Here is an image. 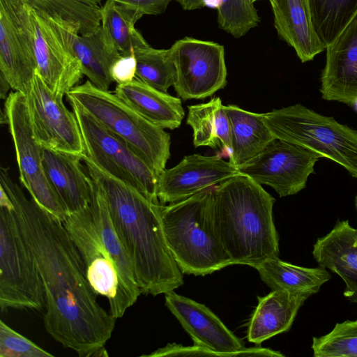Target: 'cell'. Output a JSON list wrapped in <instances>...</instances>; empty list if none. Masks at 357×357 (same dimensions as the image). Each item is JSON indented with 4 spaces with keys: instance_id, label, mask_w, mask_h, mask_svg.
<instances>
[{
    "instance_id": "obj_19",
    "label": "cell",
    "mask_w": 357,
    "mask_h": 357,
    "mask_svg": "<svg viewBox=\"0 0 357 357\" xmlns=\"http://www.w3.org/2000/svg\"><path fill=\"white\" fill-rule=\"evenodd\" d=\"M82 161L77 155L43 149L45 174L68 213L84 208L91 202L93 179Z\"/></svg>"
},
{
    "instance_id": "obj_36",
    "label": "cell",
    "mask_w": 357,
    "mask_h": 357,
    "mask_svg": "<svg viewBox=\"0 0 357 357\" xmlns=\"http://www.w3.org/2000/svg\"><path fill=\"white\" fill-rule=\"evenodd\" d=\"M137 60L134 53L121 55L112 66L110 75L117 84L130 82L136 77Z\"/></svg>"
},
{
    "instance_id": "obj_6",
    "label": "cell",
    "mask_w": 357,
    "mask_h": 357,
    "mask_svg": "<svg viewBox=\"0 0 357 357\" xmlns=\"http://www.w3.org/2000/svg\"><path fill=\"white\" fill-rule=\"evenodd\" d=\"M26 32L33 50L36 75L56 96L77 85L83 73L73 40L78 28L33 8L21 0H5Z\"/></svg>"
},
{
    "instance_id": "obj_3",
    "label": "cell",
    "mask_w": 357,
    "mask_h": 357,
    "mask_svg": "<svg viewBox=\"0 0 357 357\" xmlns=\"http://www.w3.org/2000/svg\"><path fill=\"white\" fill-rule=\"evenodd\" d=\"M275 202L261 185L239 173L213 187L214 225L232 264L254 267L278 257Z\"/></svg>"
},
{
    "instance_id": "obj_33",
    "label": "cell",
    "mask_w": 357,
    "mask_h": 357,
    "mask_svg": "<svg viewBox=\"0 0 357 357\" xmlns=\"http://www.w3.org/2000/svg\"><path fill=\"white\" fill-rule=\"evenodd\" d=\"M219 27L235 38L259 25L260 17L251 0H215Z\"/></svg>"
},
{
    "instance_id": "obj_16",
    "label": "cell",
    "mask_w": 357,
    "mask_h": 357,
    "mask_svg": "<svg viewBox=\"0 0 357 357\" xmlns=\"http://www.w3.org/2000/svg\"><path fill=\"white\" fill-rule=\"evenodd\" d=\"M238 174L221 154L185 156L158 176L156 195L161 204H172L213 188Z\"/></svg>"
},
{
    "instance_id": "obj_1",
    "label": "cell",
    "mask_w": 357,
    "mask_h": 357,
    "mask_svg": "<svg viewBox=\"0 0 357 357\" xmlns=\"http://www.w3.org/2000/svg\"><path fill=\"white\" fill-rule=\"evenodd\" d=\"M0 188L10 199L20 232L39 269L45 294L46 331L80 357L107 356L106 344L116 319L98 303L63 222L28 199L3 167Z\"/></svg>"
},
{
    "instance_id": "obj_4",
    "label": "cell",
    "mask_w": 357,
    "mask_h": 357,
    "mask_svg": "<svg viewBox=\"0 0 357 357\" xmlns=\"http://www.w3.org/2000/svg\"><path fill=\"white\" fill-rule=\"evenodd\" d=\"M213 189L159 205L168 246L183 274L203 276L232 265L214 225Z\"/></svg>"
},
{
    "instance_id": "obj_8",
    "label": "cell",
    "mask_w": 357,
    "mask_h": 357,
    "mask_svg": "<svg viewBox=\"0 0 357 357\" xmlns=\"http://www.w3.org/2000/svg\"><path fill=\"white\" fill-rule=\"evenodd\" d=\"M0 308L42 311L45 294L35 257L19 229L13 204L0 188Z\"/></svg>"
},
{
    "instance_id": "obj_38",
    "label": "cell",
    "mask_w": 357,
    "mask_h": 357,
    "mask_svg": "<svg viewBox=\"0 0 357 357\" xmlns=\"http://www.w3.org/2000/svg\"><path fill=\"white\" fill-rule=\"evenodd\" d=\"M178 2L182 8L185 10H194L210 6V5L215 6V0H172Z\"/></svg>"
},
{
    "instance_id": "obj_30",
    "label": "cell",
    "mask_w": 357,
    "mask_h": 357,
    "mask_svg": "<svg viewBox=\"0 0 357 357\" xmlns=\"http://www.w3.org/2000/svg\"><path fill=\"white\" fill-rule=\"evenodd\" d=\"M314 31L326 49L357 15V0H307Z\"/></svg>"
},
{
    "instance_id": "obj_26",
    "label": "cell",
    "mask_w": 357,
    "mask_h": 357,
    "mask_svg": "<svg viewBox=\"0 0 357 357\" xmlns=\"http://www.w3.org/2000/svg\"><path fill=\"white\" fill-rule=\"evenodd\" d=\"M253 268L261 280L271 290H283L295 294H317L331 276L323 267L306 268L284 261L275 257Z\"/></svg>"
},
{
    "instance_id": "obj_14",
    "label": "cell",
    "mask_w": 357,
    "mask_h": 357,
    "mask_svg": "<svg viewBox=\"0 0 357 357\" xmlns=\"http://www.w3.org/2000/svg\"><path fill=\"white\" fill-rule=\"evenodd\" d=\"M24 96L33 137L40 146L81 157L86 154L77 117L63 97L54 96L36 74Z\"/></svg>"
},
{
    "instance_id": "obj_5",
    "label": "cell",
    "mask_w": 357,
    "mask_h": 357,
    "mask_svg": "<svg viewBox=\"0 0 357 357\" xmlns=\"http://www.w3.org/2000/svg\"><path fill=\"white\" fill-rule=\"evenodd\" d=\"M74 102L109 131L123 140L152 169L157 176L170 157V135L149 121L115 93L101 89L89 80L66 93Z\"/></svg>"
},
{
    "instance_id": "obj_2",
    "label": "cell",
    "mask_w": 357,
    "mask_h": 357,
    "mask_svg": "<svg viewBox=\"0 0 357 357\" xmlns=\"http://www.w3.org/2000/svg\"><path fill=\"white\" fill-rule=\"evenodd\" d=\"M82 160L105 195L141 293L157 296L181 286L183 273L166 240L159 211L160 203L153 202L130 185L109 175L86 155Z\"/></svg>"
},
{
    "instance_id": "obj_32",
    "label": "cell",
    "mask_w": 357,
    "mask_h": 357,
    "mask_svg": "<svg viewBox=\"0 0 357 357\" xmlns=\"http://www.w3.org/2000/svg\"><path fill=\"white\" fill-rule=\"evenodd\" d=\"M133 53L137 60V78L165 93L174 86L176 70L169 48L155 49L148 43L135 48Z\"/></svg>"
},
{
    "instance_id": "obj_11",
    "label": "cell",
    "mask_w": 357,
    "mask_h": 357,
    "mask_svg": "<svg viewBox=\"0 0 357 357\" xmlns=\"http://www.w3.org/2000/svg\"><path fill=\"white\" fill-rule=\"evenodd\" d=\"M3 112L15 147L20 183L43 208L63 222L68 212L45 174L44 148L33 137L24 94L16 91L9 93Z\"/></svg>"
},
{
    "instance_id": "obj_40",
    "label": "cell",
    "mask_w": 357,
    "mask_h": 357,
    "mask_svg": "<svg viewBox=\"0 0 357 357\" xmlns=\"http://www.w3.org/2000/svg\"><path fill=\"white\" fill-rule=\"evenodd\" d=\"M353 106H354L355 109H356V111L357 112V98H356V100L354 101Z\"/></svg>"
},
{
    "instance_id": "obj_23",
    "label": "cell",
    "mask_w": 357,
    "mask_h": 357,
    "mask_svg": "<svg viewBox=\"0 0 357 357\" xmlns=\"http://www.w3.org/2000/svg\"><path fill=\"white\" fill-rule=\"evenodd\" d=\"M114 93L144 119L163 129L178 128L185 116L181 100L160 91L135 77L117 84Z\"/></svg>"
},
{
    "instance_id": "obj_39",
    "label": "cell",
    "mask_w": 357,
    "mask_h": 357,
    "mask_svg": "<svg viewBox=\"0 0 357 357\" xmlns=\"http://www.w3.org/2000/svg\"><path fill=\"white\" fill-rule=\"evenodd\" d=\"M10 89H12L10 83L4 75L0 73V97L1 99H6Z\"/></svg>"
},
{
    "instance_id": "obj_20",
    "label": "cell",
    "mask_w": 357,
    "mask_h": 357,
    "mask_svg": "<svg viewBox=\"0 0 357 357\" xmlns=\"http://www.w3.org/2000/svg\"><path fill=\"white\" fill-rule=\"evenodd\" d=\"M312 255L319 266L343 280L344 296L357 303V229L348 220L337 221L329 233L317 238Z\"/></svg>"
},
{
    "instance_id": "obj_35",
    "label": "cell",
    "mask_w": 357,
    "mask_h": 357,
    "mask_svg": "<svg viewBox=\"0 0 357 357\" xmlns=\"http://www.w3.org/2000/svg\"><path fill=\"white\" fill-rule=\"evenodd\" d=\"M47 351L0 321V357H54Z\"/></svg>"
},
{
    "instance_id": "obj_18",
    "label": "cell",
    "mask_w": 357,
    "mask_h": 357,
    "mask_svg": "<svg viewBox=\"0 0 357 357\" xmlns=\"http://www.w3.org/2000/svg\"><path fill=\"white\" fill-rule=\"evenodd\" d=\"M0 73L13 89L24 94L36 73L29 36L5 0H0Z\"/></svg>"
},
{
    "instance_id": "obj_21",
    "label": "cell",
    "mask_w": 357,
    "mask_h": 357,
    "mask_svg": "<svg viewBox=\"0 0 357 357\" xmlns=\"http://www.w3.org/2000/svg\"><path fill=\"white\" fill-rule=\"evenodd\" d=\"M310 296L283 290H272L258 297V304L248 323L247 339L257 346L269 338L288 331L296 316Z\"/></svg>"
},
{
    "instance_id": "obj_34",
    "label": "cell",
    "mask_w": 357,
    "mask_h": 357,
    "mask_svg": "<svg viewBox=\"0 0 357 357\" xmlns=\"http://www.w3.org/2000/svg\"><path fill=\"white\" fill-rule=\"evenodd\" d=\"M312 349L315 357H357V319L337 323L321 337H314Z\"/></svg>"
},
{
    "instance_id": "obj_37",
    "label": "cell",
    "mask_w": 357,
    "mask_h": 357,
    "mask_svg": "<svg viewBox=\"0 0 357 357\" xmlns=\"http://www.w3.org/2000/svg\"><path fill=\"white\" fill-rule=\"evenodd\" d=\"M142 17L144 15H158L165 12L172 0H114Z\"/></svg>"
},
{
    "instance_id": "obj_24",
    "label": "cell",
    "mask_w": 357,
    "mask_h": 357,
    "mask_svg": "<svg viewBox=\"0 0 357 357\" xmlns=\"http://www.w3.org/2000/svg\"><path fill=\"white\" fill-rule=\"evenodd\" d=\"M225 110L230 123L231 153L229 161L238 167L261 153L275 137L266 125L263 114L228 105Z\"/></svg>"
},
{
    "instance_id": "obj_41",
    "label": "cell",
    "mask_w": 357,
    "mask_h": 357,
    "mask_svg": "<svg viewBox=\"0 0 357 357\" xmlns=\"http://www.w3.org/2000/svg\"><path fill=\"white\" fill-rule=\"evenodd\" d=\"M355 206H356V212H357V195L356 196V198H355Z\"/></svg>"
},
{
    "instance_id": "obj_31",
    "label": "cell",
    "mask_w": 357,
    "mask_h": 357,
    "mask_svg": "<svg viewBox=\"0 0 357 357\" xmlns=\"http://www.w3.org/2000/svg\"><path fill=\"white\" fill-rule=\"evenodd\" d=\"M141 17L114 0H106L102 6L101 27L122 56L148 44L135 26Z\"/></svg>"
},
{
    "instance_id": "obj_29",
    "label": "cell",
    "mask_w": 357,
    "mask_h": 357,
    "mask_svg": "<svg viewBox=\"0 0 357 357\" xmlns=\"http://www.w3.org/2000/svg\"><path fill=\"white\" fill-rule=\"evenodd\" d=\"M36 10L76 26L87 36L101 28L103 0H21Z\"/></svg>"
},
{
    "instance_id": "obj_22",
    "label": "cell",
    "mask_w": 357,
    "mask_h": 357,
    "mask_svg": "<svg viewBox=\"0 0 357 357\" xmlns=\"http://www.w3.org/2000/svg\"><path fill=\"white\" fill-rule=\"evenodd\" d=\"M278 36L291 46L301 62L326 50L312 28L307 0H268Z\"/></svg>"
},
{
    "instance_id": "obj_13",
    "label": "cell",
    "mask_w": 357,
    "mask_h": 357,
    "mask_svg": "<svg viewBox=\"0 0 357 357\" xmlns=\"http://www.w3.org/2000/svg\"><path fill=\"white\" fill-rule=\"evenodd\" d=\"M169 49L176 70L174 87L181 99H204L226 86L223 45L185 37L175 41Z\"/></svg>"
},
{
    "instance_id": "obj_28",
    "label": "cell",
    "mask_w": 357,
    "mask_h": 357,
    "mask_svg": "<svg viewBox=\"0 0 357 357\" xmlns=\"http://www.w3.org/2000/svg\"><path fill=\"white\" fill-rule=\"evenodd\" d=\"M89 206L98 234L122 276L132 290L142 294L130 259L113 225L105 195L93 179Z\"/></svg>"
},
{
    "instance_id": "obj_12",
    "label": "cell",
    "mask_w": 357,
    "mask_h": 357,
    "mask_svg": "<svg viewBox=\"0 0 357 357\" xmlns=\"http://www.w3.org/2000/svg\"><path fill=\"white\" fill-rule=\"evenodd\" d=\"M321 158L320 154L305 146L275 138L237 169L258 184L271 186L283 197L297 194L305 188Z\"/></svg>"
},
{
    "instance_id": "obj_10",
    "label": "cell",
    "mask_w": 357,
    "mask_h": 357,
    "mask_svg": "<svg viewBox=\"0 0 357 357\" xmlns=\"http://www.w3.org/2000/svg\"><path fill=\"white\" fill-rule=\"evenodd\" d=\"M82 132L86 155L109 175L137 189L149 200L156 195L158 176L123 140L74 102H69Z\"/></svg>"
},
{
    "instance_id": "obj_27",
    "label": "cell",
    "mask_w": 357,
    "mask_h": 357,
    "mask_svg": "<svg viewBox=\"0 0 357 357\" xmlns=\"http://www.w3.org/2000/svg\"><path fill=\"white\" fill-rule=\"evenodd\" d=\"M73 48L83 75L97 87L108 90L114 82L110 75L111 67L121 54L102 27L90 35L76 34Z\"/></svg>"
},
{
    "instance_id": "obj_42",
    "label": "cell",
    "mask_w": 357,
    "mask_h": 357,
    "mask_svg": "<svg viewBox=\"0 0 357 357\" xmlns=\"http://www.w3.org/2000/svg\"><path fill=\"white\" fill-rule=\"evenodd\" d=\"M251 1L255 3V1H259V0H251Z\"/></svg>"
},
{
    "instance_id": "obj_15",
    "label": "cell",
    "mask_w": 357,
    "mask_h": 357,
    "mask_svg": "<svg viewBox=\"0 0 357 357\" xmlns=\"http://www.w3.org/2000/svg\"><path fill=\"white\" fill-rule=\"evenodd\" d=\"M165 305L177 319L194 342V344L219 353L222 357H282L280 351L268 348L245 347L236 337L208 307L174 291L165 294Z\"/></svg>"
},
{
    "instance_id": "obj_17",
    "label": "cell",
    "mask_w": 357,
    "mask_h": 357,
    "mask_svg": "<svg viewBox=\"0 0 357 357\" xmlns=\"http://www.w3.org/2000/svg\"><path fill=\"white\" fill-rule=\"evenodd\" d=\"M326 50L319 89L321 96L353 105L357 98V15Z\"/></svg>"
},
{
    "instance_id": "obj_9",
    "label": "cell",
    "mask_w": 357,
    "mask_h": 357,
    "mask_svg": "<svg viewBox=\"0 0 357 357\" xmlns=\"http://www.w3.org/2000/svg\"><path fill=\"white\" fill-rule=\"evenodd\" d=\"M63 224L82 257L93 291L107 298L109 312L115 319L122 317L141 294L128 286L102 243L89 204L79 211L68 213Z\"/></svg>"
},
{
    "instance_id": "obj_7",
    "label": "cell",
    "mask_w": 357,
    "mask_h": 357,
    "mask_svg": "<svg viewBox=\"0 0 357 357\" xmlns=\"http://www.w3.org/2000/svg\"><path fill=\"white\" fill-rule=\"evenodd\" d=\"M275 138L310 149L357 178V130L301 104L263 114Z\"/></svg>"
},
{
    "instance_id": "obj_25",
    "label": "cell",
    "mask_w": 357,
    "mask_h": 357,
    "mask_svg": "<svg viewBox=\"0 0 357 357\" xmlns=\"http://www.w3.org/2000/svg\"><path fill=\"white\" fill-rule=\"evenodd\" d=\"M186 123L193 132L195 147L209 146L223 156L231 153L230 123L219 97L208 102L189 105Z\"/></svg>"
}]
</instances>
